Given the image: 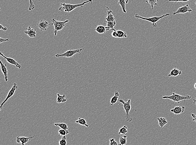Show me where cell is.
<instances>
[{
	"mask_svg": "<svg viewBox=\"0 0 196 145\" xmlns=\"http://www.w3.org/2000/svg\"><path fill=\"white\" fill-rule=\"evenodd\" d=\"M91 3L92 4L93 0H88L86 1L82 4H67L65 3H61L60 4L62 6L59 8V11H64L65 12L70 13L75 10V9L78 8L80 7H83L86 4Z\"/></svg>",
	"mask_w": 196,
	"mask_h": 145,
	"instance_id": "6da1fadb",
	"label": "cell"
},
{
	"mask_svg": "<svg viewBox=\"0 0 196 145\" xmlns=\"http://www.w3.org/2000/svg\"><path fill=\"white\" fill-rule=\"evenodd\" d=\"M169 15H170V14H167L165 15H163L161 16H154L153 17L148 18L143 17L140 16V15L138 14H135V18H137V19H141L143 20L147 21H149V22L152 23V26H153V28H156L157 27L156 23L159 21L160 20L162 19L163 18L169 16Z\"/></svg>",
	"mask_w": 196,
	"mask_h": 145,
	"instance_id": "7a4b0ae2",
	"label": "cell"
},
{
	"mask_svg": "<svg viewBox=\"0 0 196 145\" xmlns=\"http://www.w3.org/2000/svg\"><path fill=\"white\" fill-rule=\"evenodd\" d=\"M191 96L189 95H187L186 96H182V95H180L177 94L175 92H173L172 95L170 96H164L162 97L163 99H167L172 100V101L175 102H177L180 103L183 100L185 101V100L190 99Z\"/></svg>",
	"mask_w": 196,
	"mask_h": 145,
	"instance_id": "3957f363",
	"label": "cell"
},
{
	"mask_svg": "<svg viewBox=\"0 0 196 145\" xmlns=\"http://www.w3.org/2000/svg\"><path fill=\"white\" fill-rule=\"evenodd\" d=\"M119 102L123 104L124 109L125 112V120L128 122H131L133 121V118H131L129 113L131 108V104H130L131 100H130V99H129L128 101L125 102L123 100L120 99L119 100Z\"/></svg>",
	"mask_w": 196,
	"mask_h": 145,
	"instance_id": "277c9868",
	"label": "cell"
},
{
	"mask_svg": "<svg viewBox=\"0 0 196 145\" xmlns=\"http://www.w3.org/2000/svg\"><path fill=\"white\" fill-rule=\"evenodd\" d=\"M52 24L54 26V35L56 36L57 35L58 32L63 30L66 26V23L69 22V20H66L65 21H57L54 19L51 20Z\"/></svg>",
	"mask_w": 196,
	"mask_h": 145,
	"instance_id": "5b68a950",
	"label": "cell"
},
{
	"mask_svg": "<svg viewBox=\"0 0 196 145\" xmlns=\"http://www.w3.org/2000/svg\"><path fill=\"white\" fill-rule=\"evenodd\" d=\"M82 50H83V49H81H81H75V50H68V51H67V52L63 53V54H57V55H55V57L57 58H63V57L64 58H70L73 57L75 54H77V53L81 54Z\"/></svg>",
	"mask_w": 196,
	"mask_h": 145,
	"instance_id": "8992f818",
	"label": "cell"
},
{
	"mask_svg": "<svg viewBox=\"0 0 196 145\" xmlns=\"http://www.w3.org/2000/svg\"><path fill=\"white\" fill-rule=\"evenodd\" d=\"M18 88V86L17 84L16 83H14L11 90L9 92L8 94L7 97H6V99L4 100V102L1 104V106H0V110H1L2 109L3 105L9 100V99L11 97L13 96L15 92L17 90Z\"/></svg>",
	"mask_w": 196,
	"mask_h": 145,
	"instance_id": "52a82bcc",
	"label": "cell"
},
{
	"mask_svg": "<svg viewBox=\"0 0 196 145\" xmlns=\"http://www.w3.org/2000/svg\"><path fill=\"white\" fill-rule=\"evenodd\" d=\"M52 23H49L47 21L41 20L37 23L36 26L41 31H46L49 26L52 25Z\"/></svg>",
	"mask_w": 196,
	"mask_h": 145,
	"instance_id": "ba28073f",
	"label": "cell"
},
{
	"mask_svg": "<svg viewBox=\"0 0 196 145\" xmlns=\"http://www.w3.org/2000/svg\"><path fill=\"white\" fill-rule=\"evenodd\" d=\"M192 11V10L191 9L190 5L189 4H187L182 7L179 8L177 11L173 13V15H175L178 14H185L187 12L191 13Z\"/></svg>",
	"mask_w": 196,
	"mask_h": 145,
	"instance_id": "9c48e42d",
	"label": "cell"
},
{
	"mask_svg": "<svg viewBox=\"0 0 196 145\" xmlns=\"http://www.w3.org/2000/svg\"><path fill=\"white\" fill-rule=\"evenodd\" d=\"M0 55L4 58L6 60L7 62L8 63H9V64H11V65H14L15 66L16 68H21V65H20V64H19V63H18L17 61H16L14 59H13V58H8V57H6V56H5V55H4L2 53V52H0Z\"/></svg>",
	"mask_w": 196,
	"mask_h": 145,
	"instance_id": "30bf717a",
	"label": "cell"
},
{
	"mask_svg": "<svg viewBox=\"0 0 196 145\" xmlns=\"http://www.w3.org/2000/svg\"><path fill=\"white\" fill-rule=\"evenodd\" d=\"M34 138H35V137L34 136L30 137H21L19 136L17 137L16 142L18 144L21 143L22 145H24L31 140Z\"/></svg>",
	"mask_w": 196,
	"mask_h": 145,
	"instance_id": "8fae6325",
	"label": "cell"
},
{
	"mask_svg": "<svg viewBox=\"0 0 196 145\" xmlns=\"http://www.w3.org/2000/svg\"><path fill=\"white\" fill-rule=\"evenodd\" d=\"M185 109V106H175L173 107L171 110V112H173L175 115H179L182 114Z\"/></svg>",
	"mask_w": 196,
	"mask_h": 145,
	"instance_id": "7c38bea8",
	"label": "cell"
},
{
	"mask_svg": "<svg viewBox=\"0 0 196 145\" xmlns=\"http://www.w3.org/2000/svg\"><path fill=\"white\" fill-rule=\"evenodd\" d=\"M24 33L29 36L30 38H35L36 36V32L35 29L31 28L30 26L26 28V30L25 31Z\"/></svg>",
	"mask_w": 196,
	"mask_h": 145,
	"instance_id": "4fadbf2b",
	"label": "cell"
},
{
	"mask_svg": "<svg viewBox=\"0 0 196 145\" xmlns=\"http://www.w3.org/2000/svg\"><path fill=\"white\" fill-rule=\"evenodd\" d=\"M0 63H1V69L2 72L4 76L5 80L6 82H7L8 81V70L7 69V65L6 63H3L0 60Z\"/></svg>",
	"mask_w": 196,
	"mask_h": 145,
	"instance_id": "5bb4252c",
	"label": "cell"
},
{
	"mask_svg": "<svg viewBox=\"0 0 196 145\" xmlns=\"http://www.w3.org/2000/svg\"><path fill=\"white\" fill-rule=\"evenodd\" d=\"M106 7L108 10L107 11V16L105 18L106 21H115V18L112 14V11L108 7L106 6Z\"/></svg>",
	"mask_w": 196,
	"mask_h": 145,
	"instance_id": "9a60e30c",
	"label": "cell"
},
{
	"mask_svg": "<svg viewBox=\"0 0 196 145\" xmlns=\"http://www.w3.org/2000/svg\"><path fill=\"white\" fill-rule=\"evenodd\" d=\"M95 30L96 31L97 33H100V34H102V33H106V31H109L110 29L107 26L105 27L104 26H96V28L95 29Z\"/></svg>",
	"mask_w": 196,
	"mask_h": 145,
	"instance_id": "2e32d148",
	"label": "cell"
},
{
	"mask_svg": "<svg viewBox=\"0 0 196 145\" xmlns=\"http://www.w3.org/2000/svg\"><path fill=\"white\" fill-rule=\"evenodd\" d=\"M182 72L180 70H178L175 67V68L173 69L170 71V73L168 75V76L170 77H177L178 76L182 75Z\"/></svg>",
	"mask_w": 196,
	"mask_h": 145,
	"instance_id": "e0dca14e",
	"label": "cell"
},
{
	"mask_svg": "<svg viewBox=\"0 0 196 145\" xmlns=\"http://www.w3.org/2000/svg\"><path fill=\"white\" fill-rule=\"evenodd\" d=\"M57 98L56 99L57 103H60L65 102L67 101V98L66 97V95H60L59 93L57 94Z\"/></svg>",
	"mask_w": 196,
	"mask_h": 145,
	"instance_id": "ac0fdd59",
	"label": "cell"
},
{
	"mask_svg": "<svg viewBox=\"0 0 196 145\" xmlns=\"http://www.w3.org/2000/svg\"><path fill=\"white\" fill-rule=\"evenodd\" d=\"M119 95L120 94L118 92L116 91L115 92L114 96L113 97L111 98L110 101L111 105H113L114 104H115V103L117 102Z\"/></svg>",
	"mask_w": 196,
	"mask_h": 145,
	"instance_id": "d6986e66",
	"label": "cell"
},
{
	"mask_svg": "<svg viewBox=\"0 0 196 145\" xmlns=\"http://www.w3.org/2000/svg\"><path fill=\"white\" fill-rule=\"evenodd\" d=\"M157 120L159 121V126L161 127V129L164 127L166 124L168 123V121L167 119L164 118H157Z\"/></svg>",
	"mask_w": 196,
	"mask_h": 145,
	"instance_id": "ffe728a7",
	"label": "cell"
},
{
	"mask_svg": "<svg viewBox=\"0 0 196 145\" xmlns=\"http://www.w3.org/2000/svg\"><path fill=\"white\" fill-rule=\"evenodd\" d=\"M118 3L121 6L122 9L124 13L126 14L127 13L126 10V1L125 0H118Z\"/></svg>",
	"mask_w": 196,
	"mask_h": 145,
	"instance_id": "44dd1931",
	"label": "cell"
},
{
	"mask_svg": "<svg viewBox=\"0 0 196 145\" xmlns=\"http://www.w3.org/2000/svg\"><path fill=\"white\" fill-rule=\"evenodd\" d=\"M75 123H78L82 126H85L86 127H88L89 125L87 124L86 120L84 118H79L78 121H75Z\"/></svg>",
	"mask_w": 196,
	"mask_h": 145,
	"instance_id": "7402d4cb",
	"label": "cell"
},
{
	"mask_svg": "<svg viewBox=\"0 0 196 145\" xmlns=\"http://www.w3.org/2000/svg\"><path fill=\"white\" fill-rule=\"evenodd\" d=\"M105 22L107 23V27L110 30L111 29L113 31L115 30V29L114 28L116 24V23L115 21H105Z\"/></svg>",
	"mask_w": 196,
	"mask_h": 145,
	"instance_id": "603a6c76",
	"label": "cell"
},
{
	"mask_svg": "<svg viewBox=\"0 0 196 145\" xmlns=\"http://www.w3.org/2000/svg\"><path fill=\"white\" fill-rule=\"evenodd\" d=\"M117 38H123L127 37L126 32L121 30L117 31Z\"/></svg>",
	"mask_w": 196,
	"mask_h": 145,
	"instance_id": "cb8c5ba5",
	"label": "cell"
},
{
	"mask_svg": "<svg viewBox=\"0 0 196 145\" xmlns=\"http://www.w3.org/2000/svg\"><path fill=\"white\" fill-rule=\"evenodd\" d=\"M54 126H58L60 127L61 129H64L65 131L67 132H69L68 131V127L67 126V124L65 123H55L54 124Z\"/></svg>",
	"mask_w": 196,
	"mask_h": 145,
	"instance_id": "d4e9b609",
	"label": "cell"
},
{
	"mask_svg": "<svg viewBox=\"0 0 196 145\" xmlns=\"http://www.w3.org/2000/svg\"><path fill=\"white\" fill-rule=\"evenodd\" d=\"M159 2V0H146V2L150 4L151 8L153 9L154 6L157 5V3Z\"/></svg>",
	"mask_w": 196,
	"mask_h": 145,
	"instance_id": "484cf974",
	"label": "cell"
},
{
	"mask_svg": "<svg viewBox=\"0 0 196 145\" xmlns=\"http://www.w3.org/2000/svg\"><path fill=\"white\" fill-rule=\"evenodd\" d=\"M127 136L125 135H124L123 137H120V144L119 145H125L127 144Z\"/></svg>",
	"mask_w": 196,
	"mask_h": 145,
	"instance_id": "4316f807",
	"label": "cell"
},
{
	"mask_svg": "<svg viewBox=\"0 0 196 145\" xmlns=\"http://www.w3.org/2000/svg\"><path fill=\"white\" fill-rule=\"evenodd\" d=\"M128 132V130L127 127L126 126H124L120 129L119 131L118 132V134H119V135L122 134V135H125Z\"/></svg>",
	"mask_w": 196,
	"mask_h": 145,
	"instance_id": "83f0119b",
	"label": "cell"
},
{
	"mask_svg": "<svg viewBox=\"0 0 196 145\" xmlns=\"http://www.w3.org/2000/svg\"><path fill=\"white\" fill-rule=\"evenodd\" d=\"M67 138L66 136H63L61 140L59 141V144L60 145H67Z\"/></svg>",
	"mask_w": 196,
	"mask_h": 145,
	"instance_id": "f1b7e54d",
	"label": "cell"
},
{
	"mask_svg": "<svg viewBox=\"0 0 196 145\" xmlns=\"http://www.w3.org/2000/svg\"><path fill=\"white\" fill-rule=\"evenodd\" d=\"M58 132H59V136H66V135L69 134V133H70L69 132H67L63 129H60Z\"/></svg>",
	"mask_w": 196,
	"mask_h": 145,
	"instance_id": "f546056e",
	"label": "cell"
},
{
	"mask_svg": "<svg viewBox=\"0 0 196 145\" xmlns=\"http://www.w3.org/2000/svg\"><path fill=\"white\" fill-rule=\"evenodd\" d=\"M29 1L30 5L29 8V11H31L35 9V6H34V3L33 2L32 0H29Z\"/></svg>",
	"mask_w": 196,
	"mask_h": 145,
	"instance_id": "4dcf8cb0",
	"label": "cell"
},
{
	"mask_svg": "<svg viewBox=\"0 0 196 145\" xmlns=\"http://www.w3.org/2000/svg\"><path fill=\"white\" fill-rule=\"evenodd\" d=\"M110 145H119V144L117 143L116 141L114 139H110Z\"/></svg>",
	"mask_w": 196,
	"mask_h": 145,
	"instance_id": "1f68e13d",
	"label": "cell"
},
{
	"mask_svg": "<svg viewBox=\"0 0 196 145\" xmlns=\"http://www.w3.org/2000/svg\"><path fill=\"white\" fill-rule=\"evenodd\" d=\"M190 0H169V2H186Z\"/></svg>",
	"mask_w": 196,
	"mask_h": 145,
	"instance_id": "d6a6232c",
	"label": "cell"
},
{
	"mask_svg": "<svg viewBox=\"0 0 196 145\" xmlns=\"http://www.w3.org/2000/svg\"><path fill=\"white\" fill-rule=\"evenodd\" d=\"M112 36L114 38H117V31H113L112 33L111 34Z\"/></svg>",
	"mask_w": 196,
	"mask_h": 145,
	"instance_id": "836d02e7",
	"label": "cell"
},
{
	"mask_svg": "<svg viewBox=\"0 0 196 145\" xmlns=\"http://www.w3.org/2000/svg\"><path fill=\"white\" fill-rule=\"evenodd\" d=\"M9 41V39H5V38H0V44H1L3 42Z\"/></svg>",
	"mask_w": 196,
	"mask_h": 145,
	"instance_id": "e575fe53",
	"label": "cell"
},
{
	"mask_svg": "<svg viewBox=\"0 0 196 145\" xmlns=\"http://www.w3.org/2000/svg\"><path fill=\"white\" fill-rule=\"evenodd\" d=\"M0 29L1 30H3L4 31H6L7 30V27H4L1 24H0Z\"/></svg>",
	"mask_w": 196,
	"mask_h": 145,
	"instance_id": "d590c367",
	"label": "cell"
},
{
	"mask_svg": "<svg viewBox=\"0 0 196 145\" xmlns=\"http://www.w3.org/2000/svg\"><path fill=\"white\" fill-rule=\"evenodd\" d=\"M191 115H192V117L193 118L192 121L195 122L196 123V115L193 114V113H192V114H191Z\"/></svg>",
	"mask_w": 196,
	"mask_h": 145,
	"instance_id": "8d00e7d4",
	"label": "cell"
},
{
	"mask_svg": "<svg viewBox=\"0 0 196 145\" xmlns=\"http://www.w3.org/2000/svg\"><path fill=\"white\" fill-rule=\"evenodd\" d=\"M193 101H194L193 102L194 104H195L196 105V96L195 99H193Z\"/></svg>",
	"mask_w": 196,
	"mask_h": 145,
	"instance_id": "74e56055",
	"label": "cell"
},
{
	"mask_svg": "<svg viewBox=\"0 0 196 145\" xmlns=\"http://www.w3.org/2000/svg\"><path fill=\"white\" fill-rule=\"evenodd\" d=\"M194 87H195V89H196V83H195V85H194Z\"/></svg>",
	"mask_w": 196,
	"mask_h": 145,
	"instance_id": "f35d334b",
	"label": "cell"
},
{
	"mask_svg": "<svg viewBox=\"0 0 196 145\" xmlns=\"http://www.w3.org/2000/svg\"><path fill=\"white\" fill-rule=\"evenodd\" d=\"M128 2H129V0H126V4H128Z\"/></svg>",
	"mask_w": 196,
	"mask_h": 145,
	"instance_id": "ab89813d",
	"label": "cell"
},
{
	"mask_svg": "<svg viewBox=\"0 0 196 145\" xmlns=\"http://www.w3.org/2000/svg\"><path fill=\"white\" fill-rule=\"evenodd\" d=\"M195 4H196V2H195Z\"/></svg>",
	"mask_w": 196,
	"mask_h": 145,
	"instance_id": "60d3db41",
	"label": "cell"
}]
</instances>
